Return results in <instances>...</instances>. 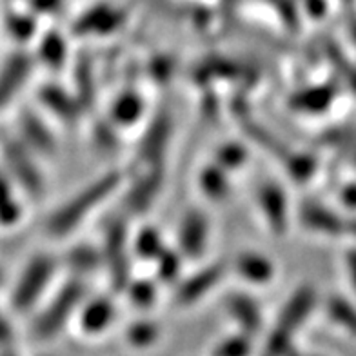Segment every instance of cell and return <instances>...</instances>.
I'll list each match as a JSON object with an SVG mask.
<instances>
[{
    "label": "cell",
    "instance_id": "6da1fadb",
    "mask_svg": "<svg viewBox=\"0 0 356 356\" xmlns=\"http://www.w3.org/2000/svg\"><path fill=\"white\" fill-rule=\"evenodd\" d=\"M120 180H122L120 175L117 171H111L86 186L82 191L76 193L75 197H71L66 204L58 206L47 216L46 225H44L46 233L55 238H62L73 233L91 215V211L102 206L108 197L117 191Z\"/></svg>",
    "mask_w": 356,
    "mask_h": 356
},
{
    "label": "cell",
    "instance_id": "7a4b0ae2",
    "mask_svg": "<svg viewBox=\"0 0 356 356\" xmlns=\"http://www.w3.org/2000/svg\"><path fill=\"white\" fill-rule=\"evenodd\" d=\"M0 165L22 195L31 200H40L44 197L46 180L37 164V155L19 136H8L0 140Z\"/></svg>",
    "mask_w": 356,
    "mask_h": 356
},
{
    "label": "cell",
    "instance_id": "3957f363",
    "mask_svg": "<svg viewBox=\"0 0 356 356\" xmlns=\"http://www.w3.org/2000/svg\"><path fill=\"white\" fill-rule=\"evenodd\" d=\"M55 258L47 253H37L20 269L10 291V307L15 313H26L40 302L56 273Z\"/></svg>",
    "mask_w": 356,
    "mask_h": 356
},
{
    "label": "cell",
    "instance_id": "277c9868",
    "mask_svg": "<svg viewBox=\"0 0 356 356\" xmlns=\"http://www.w3.org/2000/svg\"><path fill=\"white\" fill-rule=\"evenodd\" d=\"M316 302V293L313 287L304 286L295 291L287 304L284 305L280 316H278L271 334L267 338V346L262 356H287L293 349V334L302 327V323L307 320Z\"/></svg>",
    "mask_w": 356,
    "mask_h": 356
},
{
    "label": "cell",
    "instance_id": "5b68a950",
    "mask_svg": "<svg viewBox=\"0 0 356 356\" xmlns=\"http://www.w3.org/2000/svg\"><path fill=\"white\" fill-rule=\"evenodd\" d=\"M82 298H84V286L79 280H71L66 286L60 287L35 320V337L38 340L56 337L62 331V327L73 318Z\"/></svg>",
    "mask_w": 356,
    "mask_h": 356
},
{
    "label": "cell",
    "instance_id": "8992f818",
    "mask_svg": "<svg viewBox=\"0 0 356 356\" xmlns=\"http://www.w3.org/2000/svg\"><path fill=\"white\" fill-rule=\"evenodd\" d=\"M104 254L109 266L113 287L117 291L129 286V253H127V229L124 222H113L106 231Z\"/></svg>",
    "mask_w": 356,
    "mask_h": 356
},
{
    "label": "cell",
    "instance_id": "52a82bcc",
    "mask_svg": "<svg viewBox=\"0 0 356 356\" xmlns=\"http://www.w3.org/2000/svg\"><path fill=\"white\" fill-rule=\"evenodd\" d=\"M33 71V58L24 51H17L0 66V113L11 106L17 95L28 84Z\"/></svg>",
    "mask_w": 356,
    "mask_h": 356
},
{
    "label": "cell",
    "instance_id": "ba28073f",
    "mask_svg": "<svg viewBox=\"0 0 356 356\" xmlns=\"http://www.w3.org/2000/svg\"><path fill=\"white\" fill-rule=\"evenodd\" d=\"M209 240V220L200 209H189L178 227V248L186 258H200Z\"/></svg>",
    "mask_w": 356,
    "mask_h": 356
},
{
    "label": "cell",
    "instance_id": "9c48e42d",
    "mask_svg": "<svg viewBox=\"0 0 356 356\" xmlns=\"http://www.w3.org/2000/svg\"><path fill=\"white\" fill-rule=\"evenodd\" d=\"M258 207L267 227L275 234H284L289 224V200L277 182H264L258 189Z\"/></svg>",
    "mask_w": 356,
    "mask_h": 356
},
{
    "label": "cell",
    "instance_id": "30bf717a",
    "mask_svg": "<svg viewBox=\"0 0 356 356\" xmlns=\"http://www.w3.org/2000/svg\"><path fill=\"white\" fill-rule=\"evenodd\" d=\"M127 13L109 4H97L82 13L73 24L76 35H106L113 33L126 22Z\"/></svg>",
    "mask_w": 356,
    "mask_h": 356
},
{
    "label": "cell",
    "instance_id": "8fae6325",
    "mask_svg": "<svg viewBox=\"0 0 356 356\" xmlns=\"http://www.w3.org/2000/svg\"><path fill=\"white\" fill-rule=\"evenodd\" d=\"M225 267L222 264H209L198 273L191 275L189 278L180 284L175 291V304L177 305H191L198 302L202 296L211 293L216 284L224 278Z\"/></svg>",
    "mask_w": 356,
    "mask_h": 356
},
{
    "label": "cell",
    "instance_id": "7c38bea8",
    "mask_svg": "<svg viewBox=\"0 0 356 356\" xmlns=\"http://www.w3.org/2000/svg\"><path fill=\"white\" fill-rule=\"evenodd\" d=\"M19 138L33 151L35 155L37 153L49 155L56 149V142L51 129L31 109H22V113L19 115Z\"/></svg>",
    "mask_w": 356,
    "mask_h": 356
},
{
    "label": "cell",
    "instance_id": "4fadbf2b",
    "mask_svg": "<svg viewBox=\"0 0 356 356\" xmlns=\"http://www.w3.org/2000/svg\"><path fill=\"white\" fill-rule=\"evenodd\" d=\"M115 316H117V309H115L113 300L99 296L82 307L79 327L88 337H97V334H102L115 322Z\"/></svg>",
    "mask_w": 356,
    "mask_h": 356
},
{
    "label": "cell",
    "instance_id": "5bb4252c",
    "mask_svg": "<svg viewBox=\"0 0 356 356\" xmlns=\"http://www.w3.org/2000/svg\"><path fill=\"white\" fill-rule=\"evenodd\" d=\"M20 189L0 165V229H15L24 220Z\"/></svg>",
    "mask_w": 356,
    "mask_h": 356
},
{
    "label": "cell",
    "instance_id": "9a60e30c",
    "mask_svg": "<svg viewBox=\"0 0 356 356\" xmlns=\"http://www.w3.org/2000/svg\"><path fill=\"white\" fill-rule=\"evenodd\" d=\"M234 271L249 284H269L275 278V264L271 258L254 251H244L234 258Z\"/></svg>",
    "mask_w": 356,
    "mask_h": 356
},
{
    "label": "cell",
    "instance_id": "2e32d148",
    "mask_svg": "<svg viewBox=\"0 0 356 356\" xmlns=\"http://www.w3.org/2000/svg\"><path fill=\"white\" fill-rule=\"evenodd\" d=\"M227 311L231 318L238 323L240 329L248 334H257L262 329V311L245 293H234L227 298Z\"/></svg>",
    "mask_w": 356,
    "mask_h": 356
},
{
    "label": "cell",
    "instance_id": "e0dca14e",
    "mask_svg": "<svg viewBox=\"0 0 356 356\" xmlns=\"http://www.w3.org/2000/svg\"><path fill=\"white\" fill-rule=\"evenodd\" d=\"M300 220L305 225V229L313 231V233L320 234H340L347 229L343 220L334 211L327 209L323 206H316V204H307L302 207Z\"/></svg>",
    "mask_w": 356,
    "mask_h": 356
},
{
    "label": "cell",
    "instance_id": "ac0fdd59",
    "mask_svg": "<svg viewBox=\"0 0 356 356\" xmlns=\"http://www.w3.org/2000/svg\"><path fill=\"white\" fill-rule=\"evenodd\" d=\"M169 133H171V122H169L168 117H159L153 124V127L147 129V133L144 135V140L140 144V156L149 162V164H155L156 160L162 156L165 145L169 140Z\"/></svg>",
    "mask_w": 356,
    "mask_h": 356
},
{
    "label": "cell",
    "instance_id": "d6986e66",
    "mask_svg": "<svg viewBox=\"0 0 356 356\" xmlns=\"http://www.w3.org/2000/svg\"><path fill=\"white\" fill-rule=\"evenodd\" d=\"M38 100L42 104L44 108L55 115V117L66 120V122H73L79 115V106L71 97H67L60 88L56 86H46L40 89L38 93Z\"/></svg>",
    "mask_w": 356,
    "mask_h": 356
},
{
    "label": "cell",
    "instance_id": "ffe728a7",
    "mask_svg": "<svg viewBox=\"0 0 356 356\" xmlns=\"http://www.w3.org/2000/svg\"><path fill=\"white\" fill-rule=\"evenodd\" d=\"M198 182H200V189L204 191L209 200L220 202L227 197L229 193V180H227V171L224 168H220L218 164L207 165L204 168V171L198 177Z\"/></svg>",
    "mask_w": 356,
    "mask_h": 356
},
{
    "label": "cell",
    "instance_id": "44dd1931",
    "mask_svg": "<svg viewBox=\"0 0 356 356\" xmlns=\"http://www.w3.org/2000/svg\"><path fill=\"white\" fill-rule=\"evenodd\" d=\"M144 113V102L140 95L124 93L111 106V120L118 126L127 127L135 124Z\"/></svg>",
    "mask_w": 356,
    "mask_h": 356
},
{
    "label": "cell",
    "instance_id": "7402d4cb",
    "mask_svg": "<svg viewBox=\"0 0 356 356\" xmlns=\"http://www.w3.org/2000/svg\"><path fill=\"white\" fill-rule=\"evenodd\" d=\"M329 320L356 337V307L343 296H331L325 304Z\"/></svg>",
    "mask_w": 356,
    "mask_h": 356
},
{
    "label": "cell",
    "instance_id": "603a6c76",
    "mask_svg": "<svg viewBox=\"0 0 356 356\" xmlns=\"http://www.w3.org/2000/svg\"><path fill=\"white\" fill-rule=\"evenodd\" d=\"M66 40L56 31H49L47 35H44L38 44V58L51 70H58L62 66V62L66 60Z\"/></svg>",
    "mask_w": 356,
    "mask_h": 356
},
{
    "label": "cell",
    "instance_id": "cb8c5ba5",
    "mask_svg": "<svg viewBox=\"0 0 356 356\" xmlns=\"http://www.w3.org/2000/svg\"><path fill=\"white\" fill-rule=\"evenodd\" d=\"M334 91L329 86H320V88L307 89L304 93L293 99V108L302 109L305 113H320L333 102Z\"/></svg>",
    "mask_w": 356,
    "mask_h": 356
},
{
    "label": "cell",
    "instance_id": "d4e9b609",
    "mask_svg": "<svg viewBox=\"0 0 356 356\" xmlns=\"http://www.w3.org/2000/svg\"><path fill=\"white\" fill-rule=\"evenodd\" d=\"M160 337V327L151 320H138L133 322L126 331V340L129 346L136 349H145V347L155 346Z\"/></svg>",
    "mask_w": 356,
    "mask_h": 356
},
{
    "label": "cell",
    "instance_id": "484cf974",
    "mask_svg": "<svg viewBox=\"0 0 356 356\" xmlns=\"http://www.w3.org/2000/svg\"><path fill=\"white\" fill-rule=\"evenodd\" d=\"M164 242L155 227H144L135 238V253L142 260H156L164 251Z\"/></svg>",
    "mask_w": 356,
    "mask_h": 356
},
{
    "label": "cell",
    "instance_id": "4316f807",
    "mask_svg": "<svg viewBox=\"0 0 356 356\" xmlns=\"http://www.w3.org/2000/svg\"><path fill=\"white\" fill-rule=\"evenodd\" d=\"M251 353H253L251 334L244 331L225 337L211 349V356H251Z\"/></svg>",
    "mask_w": 356,
    "mask_h": 356
},
{
    "label": "cell",
    "instance_id": "83f0119b",
    "mask_svg": "<svg viewBox=\"0 0 356 356\" xmlns=\"http://www.w3.org/2000/svg\"><path fill=\"white\" fill-rule=\"evenodd\" d=\"M160 182H162V175L151 171V173L142 180L140 186H136L131 191V195H129L131 206L135 207V209L149 206V202L155 198L156 191L160 189Z\"/></svg>",
    "mask_w": 356,
    "mask_h": 356
},
{
    "label": "cell",
    "instance_id": "f1b7e54d",
    "mask_svg": "<svg viewBox=\"0 0 356 356\" xmlns=\"http://www.w3.org/2000/svg\"><path fill=\"white\" fill-rule=\"evenodd\" d=\"M156 267H159L160 280H177V277L180 275V269H182V253H175L171 249H164L162 254L156 258Z\"/></svg>",
    "mask_w": 356,
    "mask_h": 356
},
{
    "label": "cell",
    "instance_id": "f546056e",
    "mask_svg": "<svg viewBox=\"0 0 356 356\" xmlns=\"http://www.w3.org/2000/svg\"><path fill=\"white\" fill-rule=\"evenodd\" d=\"M127 291H129V298H131L133 305H136V307H151V305L155 304L156 287L153 282L149 280L129 282Z\"/></svg>",
    "mask_w": 356,
    "mask_h": 356
},
{
    "label": "cell",
    "instance_id": "4dcf8cb0",
    "mask_svg": "<svg viewBox=\"0 0 356 356\" xmlns=\"http://www.w3.org/2000/svg\"><path fill=\"white\" fill-rule=\"evenodd\" d=\"M245 159H248V151L242 147L240 144H225L218 149V155H216V164L224 168L225 171H231V169H236L244 164Z\"/></svg>",
    "mask_w": 356,
    "mask_h": 356
},
{
    "label": "cell",
    "instance_id": "1f68e13d",
    "mask_svg": "<svg viewBox=\"0 0 356 356\" xmlns=\"http://www.w3.org/2000/svg\"><path fill=\"white\" fill-rule=\"evenodd\" d=\"M6 28H8V31H10L15 40H28L35 35V20L28 15L13 13L8 17Z\"/></svg>",
    "mask_w": 356,
    "mask_h": 356
},
{
    "label": "cell",
    "instance_id": "d6a6232c",
    "mask_svg": "<svg viewBox=\"0 0 356 356\" xmlns=\"http://www.w3.org/2000/svg\"><path fill=\"white\" fill-rule=\"evenodd\" d=\"M287 171L295 180H307L314 173V159L307 155H291Z\"/></svg>",
    "mask_w": 356,
    "mask_h": 356
},
{
    "label": "cell",
    "instance_id": "836d02e7",
    "mask_svg": "<svg viewBox=\"0 0 356 356\" xmlns=\"http://www.w3.org/2000/svg\"><path fill=\"white\" fill-rule=\"evenodd\" d=\"M67 260H70L71 267L73 269H80V267H84V264H88L89 267L95 266V260H97V253H95L93 249L89 248H75L73 251L70 253V257H67Z\"/></svg>",
    "mask_w": 356,
    "mask_h": 356
},
{
    "label": "cell",
    "instance_id": "e575fe53",
    "mask_svg": "<svg viewBox=\"0 0 356 356\" xmlns=\"http://www.w3.org/2000/svg\"><path fill=\"white\" fill-rule=\"evenodd\" d=\"M29 4L37 13H51L60 8L62 0H31Z\"/></svg>",
    "mask_w": 356,
    "mask_h": 356
},
{
    "label": "cell",
    "instance_id": "d590c367",
    "mask_svg": "<svg viewBox=\"0 0 356 356\" xmlns=\"http://www.w3.org/2000/svg\"><path fill=\"white\" fill-rule=\"evenodd\" d=\"M13 340V329H11V323L8 320L2 311H0V346H8Z\"/></svg>",
    "mask_w": 356,
    "mask_h": 356
},
{
    "label": "cell",
    "instance_id": "8d00e7d4",
    "mask_svg": "<svg viewBox=\"0 0 356 356\" xmlns=\"http://www.w3.org/2000/svg\"><path fill=\"white\" fill-rule=\"evenodd\" d=\"M346 269L353 289L356 291V249H349L346 253Z\"/></svg>",
    "mask_w": 356,
    "mask_h": 356
},
{
    "label": "cell",
    "instance_id": "74e56055",
    "mask_svg": "<svg viewBox=\"0 0 356 356\" xmlns=\"http://www.w3.org/2000/svg\"><path fill=\"white\" fill-rule=\"evenodd\" d=\"M342 202L347 207L356 209V184H349L342 191Z\"/></svg>",
    "mask_w": 356,
    "mask_h": 356
},
{
    "label": "cell",
    "instance_id": "f35d334b",
    "mask_svg": "<svg viewBox=\"0 0 356 356\" xmlns=\"http://www.w3.org/2000/svg\"><path fill=\"white\" fill-rule=\"evenodd\" d=\"M309 13H313V15H316V13H323V8H325V6H323V0H309Z\"/></svg>",
    "mask_w": 356,
    "mask_h": 356
},
{
    "label": "cell",
    "instance_id": "ab89813d",
    "mask_svg": "<svg viewBox=\"0 0 356 356\" xmlns=\"http://www.w3.org/2000/svg\"><path fill=\"white\" fill-rule=\"evenodd\" d=\"M4 284H6V273H4V269L0 267V289L4 287Z\"/></svg>",
    "mask_w": 356,
    "mask_h": 356
},
{
    "label": "cell",
    "instance_id": "60d3db41",
    "mask_svg": "<svg viewBox=\"0 0 356 356\" xmlns=\"http://www.w3.org/2000/svg\"><path fill=\"white\" fill-rule=\"evenodd\" d=\"M304 356H305V355H304ZM307 356H311V355H307Z\"/></svg>",
    "mask_w": 356,
    "mask_h": 356
}]
</instances>
